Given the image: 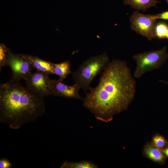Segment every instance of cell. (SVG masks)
<instances>
[{"label": "cell", "mask_w": 168, "mask_h": 168, "mask_svg": "<svg viewBox=\"0 0 168 168\" xmlns=\"http://www.w3.org/2000/svg\"><path fill=\"white\" fill-rule=\"evenodd\" d=\"M166 38L168 39V35H167V37H166Z\"/></svg>", "instance_id": "22"}, {"label": "cell", "mask_w": 168, "mask_h": 168, "mask_svg": "<svg viewBox=\"0 0 168 168\" xmlns=\"http://www.w3.org/2000/svg\"><path fill=\"white\" fill-rule=\"evenodd\" d=\"M12 166V163L7 159L6 158L0 159V168H10Z\"/></svg>", "instance_id": "17"}, {"label": "cell", "mask_w": 168, "mask_h": 168, "mask_svg": "<svg viewBox=\"0 0 168 168\" xmlns=\"http://www.w3.org/2000/svg\"><path fill=\"white\" fill-rule=\"evenodd\" d=\"M166 1V2L167 3V4H168V0H165Z\"/></svg>", "instance_id": "21"}, {"label": "cell", "mask_w": 168, "mask_h": 168, "mask_svg": "<svg viewBox=\"0 0 168 168\" xmlns=\"http://www.w3.org/2000/svg\"></svg>", "instance_id": "23"}, {"label": "cell", "mask_w": 168, "mask_h": 168, "mask_svg": "<svg viewBox=\"0 0 168 168\" xmlns=\"http://www.w3.org/2000/svg\"><path fill=\"white\" fill-rule=\"evenodd\" d=\"M152 143L162 150L168 146V141L164 137L160 134H156L153 137Z\"/></svg>", "instance_id": "15"}, {"label": "cell", "mask_w": 168, "mask_h": 168, "mask_svg": "<svg viewBox=\"0 0 168 168\" xmlns=\"http://www.w3.org/2000/svg\"><path fill=\"white\" fill-rule=\"evenodd\" d=\"M155 33L156 37L158 38H166L168 34V25L163 22H159L156 24Z\"/></svg>", "instance_id": "14"}, {"label": "cell", "mask_w": 168, "mask_h": 168, "mask_svg": "<svg viewBox=\"0 0 168 168\" xmlns=\"http://www.w3.org/2000/svg\"><path fill=\"white\" fill-rule=\"evenodd\" d=\"M61 168H97L98 166L88 161L79 162H71L65 161L60 166Z\"/></svg>", "instance_id": "13"}, {"label": "cell", "mask_w": 168, "mask_h": 168, "mask_svg": "<svg viewBox=\"0 0 168 168\" xmlns=\"http://www.w3.org/2000/svg\"><path fill=\"white\" fill-rule=\"evenodd\" d=\"M168 58L166 46L158 50H151L136 54L133 56L136 67L133 75L140 78L146 73L159 69Z\"/></svg>", "instance_id": "4"}, {"label": "cell", "mask_w": 168, "mask_h": 168, "mask_svg": "<svg viewBox=\"0 0 168 168\" xmlns=\"http://www.w3.org/2000/svg\"><path fill=\"white\" fill-rule=\"evenodd\" d=\"M53 74L58 75L59 79L63 81L69 74L73 72L71 71V64L69 60L58 63H53Z\"/></svg>", "instance_id": "12"}, {"label": "cell", "mask_w": 168, "mask_h": 168, "mask_svg": "<svg viewBox=\"0 0 168 168\" xmlns=\"http://www.w3.org/2000/svg\"><path fill=\"white\" fill-rule=\"evenodd\" d=\"M7 66L12 71L11 79L20 81L25 80L32 72L34 68L23 55L14 54L10 52Z\"/></svg>", "instance_id": "6"}, {"label": "cell", "mask_w": 168, "mask_h": 168, "mask_svg": "<svg viewBox=\"0 0 168 168\" xmlns=\"http://www.w3.org/2000/svg\"><path fill=\"white\" fill-rule=\"evenodd\" d=\"M44 97L33 92L18 81L11 79L0 86V122L12 129L42 117L45 111Z\"/></svg>", "instance_id": "2"}, {"label": "cell", "mask_w": 168, "mask_h": 168, "mask_svg": "<svg viewBox=\"0 0 168 168\" xmlns=\"http://www.w3.org/2000/svg\"><path fill=\"white\" fill-rule=\"evenodd\" d=\"M49 89L51 95L54 96L83 100L79 93L81 88L76 83L69 86L65 84L63 81L59 79H50Z\"/></svg>", "instance_id": "8"}, {"label": "cell", "mask_w": 168, "mask_h": 168, "mask_svg": "<svg viewBox=\"0 0 168 168\" xmlns=\"http://www.w3.org/2000/svg\"><path fill=\"white\" fill-rule=\"evenodd\" d=\"M110 62L109 58L105 52L88 59L72 73L75 83L77 84L86 93L87 92L91 87L92 80L105 69Z\"/></svg>", "instance_id": "3"}, {"label": "cell", "mask_w": 168, "mask_h": 168, "mask_svg": "<svg viewBox=\"0 0 168 168\" xmlns=\"http://www.w3.org/2000/svg\"><path fill=\"white\" fill-rule=\"evenodd\" d=\"M49 75L36 70L34 72H32L25 80L26 87L43 97L51 95L49 89L50 79Z\"/></svg>", "instance_id": "7"}, {"label": "cell", "mask_w": 168, "mask_h": 168, "mask_svg": "<svg viewBox=\"0 0 168 168\" xmlns=\"http://www.w3.org/2000/svg\"><path fill=\"white\" fill-rule=\"evenodd\" d=\"M156 18L158 19H161L168 20V11L156 14Z\"/></svg>", "instance_id": "18"}, {"label": "cell", "mask_w": 168, "mask_h": 168, "mask_svg": "<svg viewBox=\"0 0 168 168\" xmlns=\"http://www.w3.org/2000/svg\"><path fill=\"white\" fill-rule=\"evenodd\" d=\"M157 19L156 15L144 14L134 12L129 20L131 29L151 41L156 38L155 27Z\"/></svg>", "instance_id": "5"}, {"label": "cell", "mask_w": 168, "mask_h": 168, "mask_svg": "<svg viewBox=\"0 0 168 168\" xmlns=\"http://www.w3.org/2000/svg\"><path fill=\"white\" fill-rule=\"evenodd\" d=\"M136 88L127 62L113 59L103 71L98 85L86 93L83 105L96 119L108 122L128 109L134 99Z\"/></svg>", "instance_id": "1"}, {"label": "cell", "mask_w": 168, "mask_h": 168, "mask_svg": "<svg viewBox=\"0 0 168 168\" xmlns=\"http://www.w3.org/2000/svg\"><path fill=\"white\" fill-rule=\"evenodd\" d=\"M159 82H162L163 83H165L167 85H168V82L165 81H163L162 80H159Z\"/></svg>", "instance_id": "20"}, {"label": "cell", "mask_w": 168, "mask_h": 168, "mask_svg": "<svg viewBox=\"0 0 168 168\" xmlns=\"http://www.w3.org/2000/svg\"><path fill=\"white\" fill-rule=\"evenodd\" d=\"M144 152L146 156L153 161L163 164L167 156L162 150L155 146L152 143L147 145L144 148Z\"/></svg>", "instance_id": "10"}, {"label": "cell", "mask_w": 168, "mask_h": 168, "mask_svg": "<svg viewBox=\"0 0 168 168\" xmlns=\"http://www.w3.org/2000/svg\"><path fill=\"white\" fill-rule=\"evenodd\" d=\"M10 52L3 45L0 46V71L1 72L2 68L7 66V59Z\"/></svg>", "instance_id": "16"}, {"label": "cell", "mask_w": 168, "mask_h": 168, "mask_svg": "<svg viewBox=\"0 0 168 168\" xmlns=\"http://www.w3.org/2000/svg\"><path fill=\"white\" fill-rule=\"evenodd\" d=\"M161 2L156 0H124L125 5H129L137 11L145 12L152 7H157V4Z\"/></svg>", "instance_id": "11"}, {"label": "cell", "mask_w": 168, "mask_h": 168, "mask_svg": "<svg viewBox=\"0 0 168 168\" xmlns=\"http://www.w3.org/2000/svg\"><path fill=\"white\" fill-rule=\"evenodd\" d=\"M23 56L36 71L49 75L54 74L53 70V63L31 55H23Z\"/></svg>", "instance_id": "9"}, {"label": "cell", "mask_w": 168, "mask_h": 168, "mask_svg": "<svg viewBox=\"0 0 168 168\" xmlns=\"http://www.w3.org/2000/svg\"><path fill=\"white\" fill-rule=\"evenodd\" d=\"M162 151L166 156L168 157V146L164 148Z\"/></svg>", "instance_id": "19"}]
</instances>
